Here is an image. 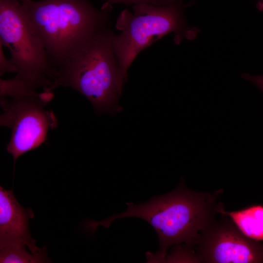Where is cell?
Instances as JSON below:
<instances>
[{"instance_id": "6da1fadb", "label": "cell", "mask_w": 263, "mask_h": 263, "mask_svg": "<svg viewBox=\"0 0 263 263\" xmlns=\"http://www.w3.org/2000/svg\"><path fill=\"white\" fill-rule=\"evenodd\" d=\"M222 192V189L212 193L191 190L182 179L172 191L143 203H127L124 212L94 222V225L109 227L113 220L129 217L145 220L156 232L159 243L157 252L147 254L148 262L164 263L170 246L183 243L196 245L201 232L214 221L220 204L216 200Z\"/></svg>"}, {"instance_id": "9c48e42d", "label": "cell", "mask_w": 263, "mask_h": 263, "mask_svg": "<svg viewBox=\"0 0 263 263\" xmlns=\"http://www.w3.org/2000/svg\"><path fill=\"white\" fill-rule=\"evenodd\" d=\"M217 213L228 217L240 231L255 241L263 240V206L254 205L227 211L220 203Z\"/></svg>"}, {"instance_id": "3957f363", "label": "cell", "mask_w": 263, "mask_h": 263, "mask_svg": "<svg viewBox=\"0 0 263 263\" xmlns=\"http://www.w3.org/2000/svg\"><path fill=\"white\" fill-rule=\"evenodd\" d=\"M113 33L110 25L75 51L56 69L51 85L43 91L69 87L86 97L97 114L114 116L121 112L118 100L126 81L114 50Z\"/></svg>"}, {"instance_id": "5b68a950", "label": "cell", "mask_w": 263, "mask_h": 263, "mask_svg": "<svg viewBox=\"0 0 263 263\" xmlns=\"http://www.w3.org/2000/svg\"><path fill=\"white\" fill-rule=\"evenodd\" d=\"M0 43L10 51L14 77L52 81L55 72L44 47L18 0H0Z\"/></svg>"}, {"instance_id": "7c38bea8", "label": "cell", "mask_w": 263, "mask_h": 263, "mask_svg": "<svg viewBox=\"0 0 263 263\" xmlns=\"http://www.w3.org/2000/svg\"><path fill=\"white\" fill-rule=\"evenodd\" d=\"M106 2L112 4H124L132 5L134 4L147 3L155 5H164L169 4L179 0H105Z\"/></svg>"}, {"instance_id": "8992f818", "label": "cell", "mask_w": 263, "mask_h": 263, "mask_svg": "<svg viewBox=\"0 0 263 263\" xmlns=\"http://www.w3.org/2000/svg\"><path fill=\"white\" fill-rule=\"evenodd\" d=\"M43 92L42 97H0L3 111L0 125L11 130L6 150L12 156L14 166L19 157L40 146L49 131L57 127L56 115L46 109L50 102L48 94Z\"/></svg>"}, {"instance_id": "ba28073f", "label": "cell", "mask_w": 263, "mask_h": 263, "mask_svg": "<svg viewBox=\"0 0 263 263\" xmlns=\"http://www.w3.org/2000/svg\"><path fill=\"white\" fill-rule=\"evenodd\" d=\"M34 217L30 208L19 204L12 189L0 187V247L24 245L35 254L46 252V247L41 249L36 246L31 236L29 221Z\"/></svg>"}, {"instance_id": "8fae6325", "label": "cell", "mask_w": 263, "mask_h": 263, "mask_svg": "<svg viewBox=\"0 0 263 263\" xmlns=\"http://www.w3.org/2000/svg\"><path fill=\"white\" fill-rule=\"evenodd\" d=\"M46 252L40 254L29 253L24 245L0 247L1 263H38L50 262Z\"/></svg>"}, {"instance_id": "52a82bcc", "label": "cell", "mask_w": 263, "mask_h": 263, "mask_svg": "<svg viewBox=\"0 0 263 263\" xmlns=\"http://www.w3.org/2000/svg\"><path fill=\"white\" fill-rule=\"evenodd\" d=\"M222 216L223 219L213 221L201 232L195 245L198 263H263V244L245 236L228 217Z\"/></svg>"}, {"instance_id": "5bb4252c", "label": "cell", "mask_w": 263, "mask_h": 263, "mask_svg": "<svg viewBox=\"0 0 263 263\" xmlns=\"http://www.w3.org/2000/svg\"><path fill=\"white\" fill-rule=\"evenodd\" d=\"M241 76L244 79L250 81L263 92V75H253L244 73Z\"/></svg>"}, {"instance_id": "30bf717a", "label": "cell", "mask_w": 263, "mask_h": 263, "mask_svg": "<svg viewBox=\"0 0 263 263\" xmlns=\"http://www.w3.org/2000/svg\"><path fill=\"white\" fill-rule=\"evenodd\" d=\"M50 80L28 81L17 79H0V97L12 98L19 96L42 97L43 92L38 93L37 89L50 86Z\"/></svg>"}, {"instance_id": "277c9868", "label": "cell", "mask_w": 263, "mask_h": 263, "mask_svg": "<svg viewBox=\"0 0 263 263\" xmlns=\"http://www.w3.org/2000/svg\"><path fill=\"white\" fill-rule=\"evenodd\" d=\"M132 10L124 9L115 24L120 31L113 33V42L123 78L137 56L145 48L165 36L173 33L174 42L193 39L199 29L188 26L184 16L187 5L183 0L164 5L141 3L131 5Z\"/></svg>"}, {"instance_id": "7a4b0ae2", "label": "cell", "mask_w": 263, "mask_h": 263, "mask_svg": "<svg viewBox=\"0 0 263 263\" xmlns=\"http://www.w3.org/2000/svg\"><path fill=\"white\" fill-rule=\"evenodd\" d=\"M54 71L75 51L111 25V4L100 9L88 0L20 2Z\"/></svg>"}, {"instance_id": "9a60e30c", "label": "cell", "mask_w": 263, "mask_h": 263, "mask_svg": "<svg viewBox=\"0 0 263 263\" xmlns=\"http://www.w3.org/2000/svg\"><path fill=\"white\" fill-rule=\"evenodd\" d=\"M18 0L20 2H22L27 0Z\"/></svg>"}, {"instance_id": "4fadbf2b", "label": "cell", "mask_w": 263, "mask_h": 263, "mask_svg": "<svg viewBox=\"0 0 263 263\" xmlns=\"http://www.w3.org/2000/svg\"><path fill=\"white\" fill-rule=\"evenodd\" d=\"M3 45L0 43V76L7 73H16V67L8 59L4 53Z\"/></svg>"}]
</instances>
